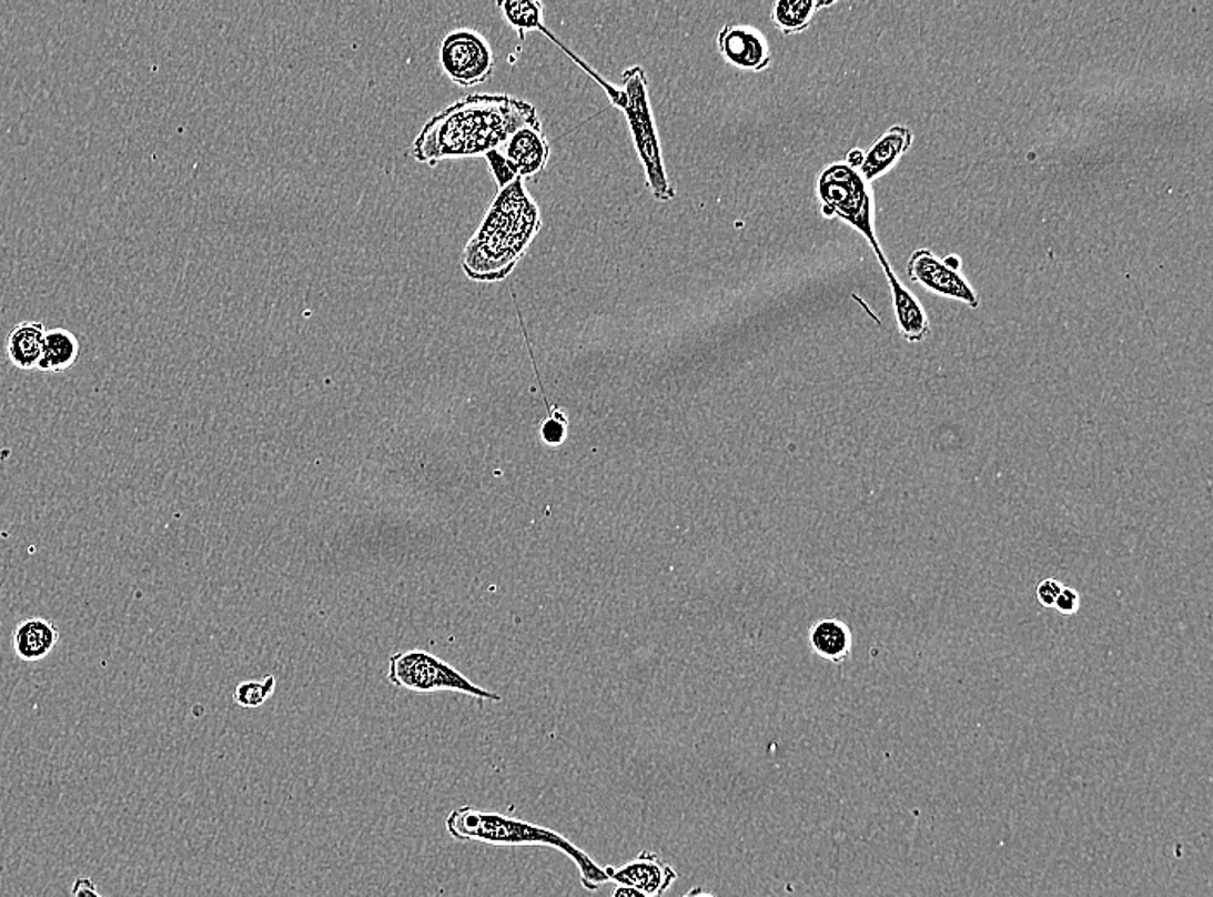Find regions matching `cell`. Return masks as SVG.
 Returning a JSON list of instances; mask_svg holds the SVG:
<instances>
[{
  "label": "cell",
  "mask_w": 1213,
  "mask_h": 897,
  "mask_svg": "<svg viewBox=\"0 0 1213 897\" xmlns=\"http://www.w3.org/2000/svg\"><path fill=\"white\" fill-rule=\"evenodd\" d=\"M70 897H102L101 893L97 890L95 884L92 878L78 877L71 887Z\"/></svg>",
  "instance_id": "cell-24"
},
{
  "label": "cell",
  "mask_w": 1213,
  "mask_h": 897,
  "mask_svg": "<svg viewBox=\"0 0 1213 897\" xmlns=\"http://www.w3.org/2000/svg\"><path fill=\"white\" fill-rule=\"evenodd\" d=\"M943 263L947 264L948 268H952L953 271H959L960 261L959 258H956V255H950V258H947Z\"/></svg>",
  "instance_id": "cell-28"
},
{
  "label": "cell",
  "mask_w": 1213,
  "mask_h": 897,
  "mask_svg": "<svg viewBox=\"0 0 1213 897\" xmlns=\"http://www.w3.org/2000/svg\"><path fill=\"white\" fill-rule=\"evenodd\" d=\"M610 883L623 884L648 897H663L678 883V871L657 853L641 851L635 859L620 867H605Z\"/></svg>",
  "instance_id": "cell-9"
},
{
  "label": "cell",
  "mask_w": 1213,
  "mask_h": 897,
  "mask_svg": "<svg viewBox=\"0 0 1213 897\" xmlns=\"http://www.w3.org/2000/svg\"><path fill=\"white\" fill-rule=\"evenodd\" d=\"M683 897H716V896H714L712 893H709V890H705L704 887H694V889L688 890V893H686L685 896H683Z\"/></svg>",
  "instance_id": "cell-27"
},
{
  "label": "cell",
  "mask_w": 1213,
  "mask_h": 897,
  "mask_svg": "<svg viewBox=\"0 0 1213 897\" xmlns=\"http://www.w3.org/2000/svg\"><path fill=\"white\" fill-rule=\"evenodd\" d=\"M498 152L516 179L532 180L544 173L550 159V145L542 121L519 128Z\"/></svg>",
  "instance_id": "cell-10"
},
{
  "label": "cell",
  "mask_w": 1213,
  "mask_h": 897,
  "mask_svg": "<svg viewBox=\"0 0 1213 897\" xmlns=\"http://www.w3.org/2000/svg\"><path fill=\"white\" fill-rule=\"evenodd\" d=\"M538 121L529 102L505 93H474L426 121L414 140L413 155L432 168L451 159L485 158L519 128Z\"/></svg>",
  "instance_id": "cell-1"
},
{
  "label": "cell",
  "mask_w": 1213,
  "mask_h": 897,
  "mask_svg": "<svg viewBox=\"0 0 1213 897\" xmlns=\"http://www.w3.org/2000/svg\"><path fill=\"white\" fill-rule=\"evenodd\" d=\"M59 643V628L46 618H28L12 631V649L24 663L46 659Z\"/></svg>",
  "instance_id": "cell-12"
},
{
  "label": "cell",
  "mask_w": 1213,
  "mask_h": 897,
  "mask_svg": "<svg viewBox=\"0 0 1213 897\" xmlns=\"http://www.w3.org/2000/svg\"><path fill=\"white\" fill-rule=\"evenodd\" d=\"M912 132L910 128L903 127V124H894L888 130L887 133H882L879 137L878 142L872 145L869 151L866 152V161H863L862 168H860V174L867 182L871 183L872 180L879 179L882 174L888 173L894 164L898 163V159L909 151L912 145Z\"/></svg>",
  "instance_id": "cell-14"
},
{
  "label": "cell",
  "mask_w": 1213,
  "mask_h": 897,
  "mask_svg": "<svg viewBox=\"0 0 1213 897\" xmlns=\"http://www.w3.org/2000/svg\"><path fill=\"white\" fill-rule=\"evenodd\" d=\"M388 681L395 687L407 688L414 693L452 691V693L467 694L483 701H495V703L502 701L498 694L474 685L464 677L463 673L452 668L444 659L436 658L424 651L414 649L408 653L393 654L390 658Z\"/></svg>",
  "instance_id": "cell-6"
},
{
  "label": "cell",
  "mask_w": 1213,
  "mask_h": 897,
  "mask_svg": "<svg viewBox=\"0 0 1213 897\" xmlns=\"http://www.w3.org/2000/svg\"><path fill=\"white\" fill-rule=\"evenodd\" d=\"M274 685L276 681L271 675L264 682H245L236 687L233 701L242 708H259L273 696Z\"/></svg>",
  "instance_id": "cell-20"
},
{
  "label": "cell",
  "mask_w": 1213,
  "mask_h": 897,
  "mask_svg": "<svg viewBox=\"0 0 1213 897\" xmlns=\"http://www.w3.org/2000/svg\"><path fill=\"white\" fill-rule=\"evenodd\" d=\"M448 836L458 843H483L489 846H542L552 847L575 863L582 886L588 893H597L610 883L609 875L588 853L576 846L559 832L529 822L517 820L501 813L482 812L473 806L452 809L445 820Z\"/></svg>",
  "instance_id": "cell-3"
},
{
  "label": "cell",
  "mask_w": 1213,
  "mask_h": 897,
  "mask_svg": "<svg viewBox=\"0 0 1213 897\" xmlns=\"http://www.w3.org/2000/svg\"><path fill=\"white\" fill-rule=\"evenodd\" d=\"M542 226V211L524 180L516 179L498 190L461 255L467 279L479 283L507 279L532 248Z\"/></svg>",
  "instance_id": "cell-2"
},
{
  "label": "cell",
  "mask_w": 1213,
  "mask_h": 897,
  "mask_svg": "<svg viewBox=\"0 0 1213 897\" xmlns=\"http://www.w3.org/2000/svg\"><path fill=\"white\" fill-rule=\"evenodd\" d=\"M623 98L617 108L625 112L635 143L639 163L644 167L645 180L655 201L669 202L676 198V189L670 185L664 163L663 145L655 127L651 111L648 78L641 67H631L623 73Z\"/></svg>",
  "instance_id": "cell-4"
},
{
  "label": "cell",
  "mask_w": 1213,
  "mask_h": 897,
  "mask_svg": "<svg viewBox=\"0 0 1213 897\" xmlns=\"http://www.w3.org/2000/svg\"><path fill=\"white\" fill-rule=\"evenodd\" d=\"M885 273H887L888 282H890L891 295H893L894 318H897L901 336H903L909 344H921V342H924L926 339H928L929 332H931L928 314L922 310L921 302L917 301V299L913 298L912 292L894 276L891 268L890 270H885Z\"/></svg>",
  "instance_id": "cell-13"
},
{
  "label": "cell",
  "mask_w": 1213,
  "mask_h": 897,
  "mask_svg": "<svg viewBox=\"0 0 1213 897\" xmlns=\"http://www.w3.org/2000/svg\"><path fill=\"white\" fill-rule=\"evenodd\" d=\"M1063 585L1060 584L1057 578H1047L1041 582L1037 588V597L1040 601L1041 606L1053 607L1055 601L1059 599L1060 592H1062Z\"/></svg>",
  "instance_id": "cell-22"
},
{
  "label": "cell",
  "mask_w": 1213,
  "mask_h": 897,
  "mask_svg": "<svg viewBox=\"0 0 1213 897\" xmlns=\"http://www.w3.org/2000/svg\"><path fill=\"white\" fill-rule=\"evenodd\" d=\"M567 426H569V420H567L566 413L563 411H552L548 414V419L542 423V439L545 444L557 447V445L564 444L567 437Z\"/></svg>",
  "instance_id": "cell-21"
},
{
  "label": "cell",
  "mask_w": 1213,
  "mask_h": 897,
  "mask_svg": "<svg viewBox=\"0 0 1213 897\" xmlns=\"http://www.w3.org/2000/svg\"><path fill=\"white\" fill-rule=\"evenodd\" d=\"M80 357V341L73 332L65 329L47 330L43 341L42 360L39 367L42 373L68 372Z\"/></svg>",
  "instance_id": "cell-16"
},
{
  "label": "cell",
  "mask_w": 1213,
  "mask_h": 897,
  "mask_svg": "<svg viewBox=\"0 0 1213 897\" xmlns=\"http://www.w3.org/2000/svg\"><path fill=\"white\" fill-rule=\"evenodd\" d=\"M46 325L40 322H23L14 326L8 336V357L12 366L21 372H31L39 367L42 360Z\"/></svg>",
  "instance_id": "cell-15"
},
{
  "label": "cell",
  "mask_w": 1213,
  "mask_h": 897,
  "mask_svg": "<svg viewBox=\"0 0 1213 897\" xmlns=\"http://www.w3.org/2000/svg\"><path fill=\"white\" fill-rule=\"evenodd\" d=\"M610 897H648V896H645L644 893H639L638 889H633V887L623 886V884H617V886L614 887V890H613V894H610Z\"/></svg>",
  "instance_id": "cell-26"
},
{
  "label": "cell",
  "mask_w": 1213,
  "mask_h": 897,
  "mask_svg": "<svg viewBox=\"0 0 1213 897\" xmlns=\"http://www.w3.org/2000/svg\"><path fill=\"white\" fill-rule=\"evenodd\" d=\"M720 56L738 70L760 73L772 62L769 42L762 31L747 24H728L717 36Z\"/></svg>",
  "instance_id": "cell-11"
},
{
  "label": "cell",
  "mask_w": 1213,
  "mask_h": 897,
  "mask_svg": "<svg viewBox=\"0 0 1213 897\" xmlns=\"http://www.w3.org/2000/svg\"><path fill=\"white\" fill-rule=\"evenodd\" d=\"M817 199L826 218H840L866 236L878 255L882 270H890L875 230V195L859 170L847 163H832L817 177Z\"/></svg>",
  "instance_id": "cell-5"
},
{
  "label": "cell",
  "mask_w": 1213,
  "mask_h": 897,
  "mask_svg": "<svg viewBox=\"0 0 1213 897\" xmlns=\"http://www.w3.org/2000/svg\"><path fill=\"white\" fill-rule=\"evenodd\" d=\"M497 8L501 9L504 20L511 24V28L516 30L520 42L526 40L528 31H539L542 33L545 30L544 4L542 2H536V0H502V2H497Z\"/></svg>",
  "instance_id": "cell-19"
},
{
  "label": "cell",
  "mask_w": 1213,
  "mask_h": 897,
  "mask_svg": "<svg viewBox=\"0 0 1213 897\" xmlns=\"http://www.w3.org/2000/svg\"><path fill=\"white\" fill-rule=\"evenodd\" d=\"M832 2H817V0H779L772 6L770 20L785 36H797L807 30L812 23L813 16L819 9L829 8Z\"/></svg>",
  "instance_id": "cell-18"
},
{
  "label": "cell",
  "mask_w": 1213,
  "mask_h": 897,
  "mask_svg": "<svg viewBox=\"0 0 1213 897\" xmlns=\"http://www.w3.org/2000/svg\"><path fill=\"white\" fill-rule=\"evenodd\" d=\"M1079 606H1081L1079 592L1071 587H1063L1062 592H1060L1059 599L1055 601V606L1053 607H1055L1057 612L1062 613V615H1074V613L1079 612Z\"/></svg>",
  "instance_id": "cell-23"
},
{
  "label": "cell",
  "mask_w": 1213,
  "mask_h": 897,
  "mask_svg": "<svg viewBox=\"0 0 1213 897\" xmlns=\"http://www.w3.org/2000/svg\"><path fill=\"white\" fill-rule=\"evenodd\" d=\"M439 67L452 83L469 89L494 74L495 54L479 31L458 28L439 43Z\"/></svg>",
  "instance_id": "cell-7"
},
{
  "label": "cell",
  "mask_w": 1213,
  "mask_h": 897,
  "mask_svg": "<svg viewBox=\"0 0 1213 897\" xmlns=\"http://www.w3.org/2000/svg\"><path fill=\"white\" fill-rule=\"evenodd\" d=\"M863 161H866V152H863L862 149H851V151L848 152L847 161H845V163H847L848 167L860 170Z\"/></svg>",
  "instance_id": "cell-25"
},
{
  "label": "cell",
  "mask_w": 1213,
  "mask_h": 897,
  "mask_svg": "<svg viewBox=\"0 0 1213 897\" xmlns=\"http://www.w3.org/2000/svg\"><path fill=\"white\" fill-rule=\"evenodd\" d=\"M810 644L821 658L828 662L845 663L851 653V632L840 619H821L810 632Z\"/></svg>",
  "instance_id": "cell-17"
},
{
  "label": "cell",
  "mask_w": 1213,
  "mask_h": 897,
  "mask_svg": "<svg viewBox=\"0 0 1213 897\" xmlns=\"http://www.w3.org/2000/svg\"><path fill=\"white\" fill-rule=\"evenodd\" d=\"M907 275L916 283H921L928 291L948 299L966 302L967 306L979 308V298L971 283L959 271L948 268L929 249H917L910 255Z\"/></svg>",
  "instance_id": "cell-8"
}]
</instances>
